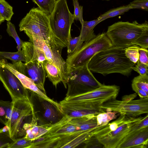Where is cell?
Returning a JSON list of instances; mask_svg holds the SVG:
<instances>
[{"instance_id": "60d3db41", "label": "cell", "mask_w": 148, "mask_h": 148, "mask_svg": "<svg viewBox=\"0 0 148 148\" xmlns=\"http://www.w3.org/2000/svg\"><path fill=\"white\" fill-rule=\"evenodd\" d=\"M137 96L136 93L130 94L128 95H125L122 97V100L123 101H130L133 100Z\"/></svg>"}, {"instance_id": "30bf717a", "label": "cell", "mask_w": 148, "mask_h": 148, "mask_svg": "<svg viewBox=\"0 0 148 148\" xmlns=\"http://www.w3.org/2000/svg\"><path fill=\"white\" fill-rule=\"evenodd\" d=\"M28 37L29 42L44 52L47 60L58 69L63 80L62 84L65 88H67L69 76L66 62L56 47L47 43L41 38L34 35Z\"/></svg>"}, {"instance_id": "74e56055", "label": "cell", "mask_w": 148, "mask_h": 148, "mask_svg": "<svg viewBox=\"0 0 148 148\" xmlns=\"http://www.w3.org/2000/svg\"><path fill=\"white\" fill-rule=\"evenodd\" d=\"M136 64L132 68L133 70L141 75H148V65L142 63L138 60Z\"/></svg>"}, {"instance_id": "f1b7e54d", "label": "cell", "mask_w": 148, "mask_h": 148, "mask_svg": "<svg viewBox=\"0 0 148 148\" xmlns=\"http://www.w3.org/2000/svg\"><path fill=\"white\" fill-rule=\"evenodd\" d=\"M140 47L137 45H132L125 49L126 57L132 62L136 64L139 57V49Z\"/></svg>"}, {"instance_id": "d4e9b609", "label": "cell", "mask_w": 148, "mask_h": 148, "mask_svg": "<svg viewBox=\"0 0 148 148\" xmlns=\"http://www.w3.org/2000/svg\"><path fill=\"white\" fill-rule=\"evenodd\" d=\"M0 58L1 59L9 60L12 63L18 61L25 62V59L21 50L15 52L0 51Z\"/></svg>"}, {"instance_id": "d6986e66", "label": "cell", "mask_w": 148, "mask_h": 148, "mask_svg": "<svg viewBox=\"0 0 148 148\" xmlns=\"http://www.w3.org/2000/svg\"><path fill=\"white\" fill-rule=\"evenodd\" d=\"M98 18L89 21H84L82 25L79 36L84 42H87L94 38L96 35L94 33V28L99 23Z\"/></svg>"}, {"instance_id": "f35d334b", "label": "cell", "mask_w": 148, "mask_h": 148, "mask_svg": "<svg viewBox=\"0 0 148 148\" xmlns=\"http://www.w3.org/2000/svg\"><path fill=\"white\" fill-rule=\"evenodd\" d=\"M138 61L142 63L148 65V49L140 47L139 49Z\"/></svg>"}, {"instance_id": "836d02e7", "label": "cell", "mask_w": 148, "mask_h": 148, "mask_svg": "<svg viewBox=\"0 0 148 148\" xmlns=\"http://www.w3.org/2000/svg\"><path fill=\"white\" fill-rule=\"evenodd\" d=\"M132 45H136L141 48L148 49V29L145 30L141 35L132 43Z\"/></svg>"}, {"instance_id": "52a82bcc", "label": "cell", "mask_w": 148, "mask_h": 148, "mask_svg": "<svg viewBox=\"0 0 148 148\" xmlns=\"http://www.w3.org/2000/svg\"><path fill=\"white\" fill-rule=\"evenodd\" d=\"M12 101L10 117L6 125L9 128L10 137L15 140L24 136L23 125L27 118L32 115L34 108L29 97Z\"/></svg>"}, {"instance_id": "ee69618b", "label": "cell", "mask_w": 148, "mask_h": 148, "mask_svg": "<svg viewBox=\"0 0 148 148\" xmlns=\"http://www.w3.org/2000/svg\"><path fill=\"white\" fill-rule=\"evenodd\" d=\"M1 60V58H0V61Z\"/></svg>"}, {"instance_id": "6da1fadb", "label": "cell", "mask_w": 148, "mask_h": 148, "mask_svg": "<svg viewBox=\"0 0 148 148\" xmlns=\"http://www.w3.org/2000/svg\"><path fill=\"white\" fill-rule=\"evenodd\" d=\"M125 49L113 46L96 53L88 63V69L104 76L114 73L130 75L136 64L126 57Z\"/></svg>"}, {"instance_id": "7402d4cb", "label": "cell", "mask_w": 148, "mask_h": 148, "mask_svg": "<svg viewBox=\"0 0 148 148\" xmlns=\"http://www.w3.org/2000/svg\"><path fill=\"white\" fill-rule=\"evenodd\" d=\"M44 100L42 103L44 112L43 117L48 121L52 123L56 121L58 118V111L49 102Z\"/></svg>"}, {"instance_id": "2e32d148", "label": "cell", "mask_w": 148, "mask_h": 148, "mask_svg": "<svg viewBox=\"0 0 148 148\" xmlns=\"http://www.w3.org/2000/svg\"><path fill=\"white\" fill-rule=\"evenodd\" d=\"M21 49L26 64L36 60L42 63L47 60L44 52L31 42L23 41Z\"/></svg>"}, {"instance_id": "cb8c5ba5", "label": "cell", "mask_w": 148, "mask_h": 148, "mask_svg": "<svg viewBox=\"0 0 148 148\" xmlns=\"http://www.w3.org/2000/svg\"><path fill=\"white\" fill-rule=\"evenodd\" d=\"M118 114L114 111H107L98 114L96 116L97 126L100 127L106 125L111 120L116 119Z\"/></svg>"}, {"instance_id": "3957f363", "label": "cell", "mask_w": 148, "mask_h": 148, "mask_svg": "<svg viewBox=\"0 0 148 148\" xmlns=\"http://www.w3.org/2000/svg\"><path fill=\"white\" fill-rule=\"evenodd\" d=\"M20 31H23L28 37L31 35L43 38L47 43L55 45L61 53L65 47L53 33L49 16L38 8H32L20 21Z\"/></svg>"}, {"instance_id": "9a60e30c", "label": "cell", "mask_w": 148, "mask_h": 148, "mask_svg": "<svg viewBox=\"0 0 148 148\" xmlns=\"http://www.w3.org/2000/svg\"><path fill=\"white\" fill-rule=\"evenodd\" d=\"M148 127L121 142L117 148H147Z\"/></svg>"}, {"instance_id": "484cf974", "label": "cell", "mask_w": 148, "mask_h": 148, "mask_svg": "<svg viewBox=\"0 0 148 148\" xmlns=\"http://www.w3.org/2000/svg\"><path fill=\"white\" fill-rule=\"evenodd\" d=\"M38 8L48 16L51 13L56 0H32Z\"/></svg>"}, {"instance_id": "d6a6232c", "label": "cell", "mask_w": 148, "mask_h": 148, "mask_svg": "<svg viewBox=\"0 0 148 148\" xmlns=\"http://www.w3.org/2000/svg\"><path fill=\"white\" fill-rule=\"evenodd\" d=\"M32 141L24 137L19 138L10 144L8 148H29Z\"/></svg>"}, {"instance_id": "f546056e", "label": "cell", "mask_w": 148, "mask_h": 148, "mask_svg": "<svg viewBox=\"0 0 148 148\" xmlns=\"http://www.w3.org/2000/svg\"><path fill=\"white\" fill-rule=\"evenodd\" d=\"M132 84L148 94V75H139L134 77L132 80Z\"/></svg>"}, {"instance_id": "277c9868", "label": "cell", "mask_w": 148, "mask_h": 148, "mask_svg": "<svg viewBox=\"0 0 148 148\" xmlns=\"http://www.w3.org/2000/svg\"><path fill=\"white\" fill-rule=\"evenodd\" d=\"M113 46L106 32L99 34L93 39L84 42L79 49L67 56L66 62L69 76L88 64L96 53Z\"/></svg>"}, {"instance_id": "4316f807", "label": "cell", "mask_w": 148, "mask_h": 148, "mask_svg": "<svg viewBox=\"0 0 148 148\" xmlns=\"http://www.w3.org/2000/svg\"><path fill=\"white\" fill-rule=\"evenodd\" d=\"M14 13L13 8L5 0H0V15L4 20L10 21Z\"/></svg>"}, {"instance_id": "603a6c76", "label": "cell", "mask_w": 148, "mask_h": 148, "mask_svg": "<svg viewBox=\"0 0 148 148\" xmlns=\"http://www.w3.org/2000/svg\"><path fill=\"white\" fill-rule=\"evenodd\" d=\"M131 9L129 4L111 9L98 17L99 20V23L108 18L123 14Z\"/></svg>"}, {"instance_id": "5b68a950", "label": "cell", "mask_w": 148, "mask_h": 148, "mask_svg": "<svg viewBox=\"0 0 148 148\" xmlns=\"http://www.w3.org/2000/svg\"><path fill=\"white\" fill-rule=\"evenodd\" d=\"M148 29L146 21L142 23L136 21H120L108 26L106 34L113 46L125 48L132 45L133 42Z\"/></svg>"}, {"instance_id": "ba28073f", "label": "cell", "mask_w": 148, "mask_h": 148, "mask_svg": "<svg viewBox=\"0 0 148 148\" xmlns=\"http://www.w3.org/2000/svg\"><path fill=\"white\" fill-rule=\"evenodd\" d=\"M102 84L89 69L88 64L69 76L66 96L91 91L99 87Z\"/></svg>"}, {"instance_id": "8d00e7d4", "label": "cell", "mask_w": 148, "mask_h": 148, "mask_svg": "<svg viewBox=\"0 0 148 148\" xmlns=\"http://www.w3.org/2000/svg\"><path fill=\"white\" fill-rule=\"evenodd\" d=\"M84 148H104L103 146L93 135L86 141Z\"/></svg>"}, {"instance_id": "d590c367", "label": "cell", "mask_w": 148, "mask_h": 148, "mask_svg": "<svg viewBox=\"0 0 148 148\" xmlns=\"http://www.w3.org/2000/svg\"><path fill=\"white\" fill-rule=\"evenodd\" d=\"M129 4L131 9H137L148 11V0H134Z\"/></svg>"}, {"instance_id": "8fae6325", "label": "cell", "mask_w": 148, "mask_h": 148, "mask_svg": "<svg viewBox=\"0 0 148 148\" xmlns=\"http://www.w3.org/2000/svg\"><path fill=\"white\" fill-rule=\"evenodd\" d=\"M8 64L16 70L31 79L36 85L46 94L44 88L46 73L42 62L36 60L27 64L21 61Z\"/></svg>"}, {"instance_id": "7a4b0ae2", "label": "cell", "mask_w": 148, "mask_h": 148, "mask_svg": "<svg viewBox=\"0 0 148 148\" xmlns=\"http://www.w3.org/2000/svg\"><path fill=\"white\" fill-rule=\"evenodd\" d=\"M120 89L115 85L102 84L99 87L85 92L66 96L64 107L67 111L73 110H90L105 111L100 107L106 101L115 99Z\"/></svg>"}, {"instance_id": "ac0fdd59", "label": "cell", "mask_w": 148, "mask_h": 148, "mask_svg": "<svg viewBox=\"0 0 148 148\" xmlns=\"http://www.w3.org/2000/svg\"><path fill=\"white\" fill-rule=\"evenodd\" d=\"M43 66L46 73V77H47L56 88L58 84L63 83L60 72L55 66L46 60L42 62Z\"/></svg>"}, {"instance_id": "ab89813d", "label": "cell", "mask_w": 148, "mask_h": 148, "mask_svg": "<svg viewBox=\"0 0 148 148\" xmlns=\"http://www.w3.org/2000/svg\"><path fill=\"white\" fill-rule=\"evenodd\" d=\"M132 90L137 94L140 97V98H148V94L145 91L140 89L135 85L132 84Z\"/></svg>"}, {"instance_id": "5bb4252c", "label": "cell", "mask_w": 148, "mask_h": 148, "mask_svg": "<svg viewBox=\"0 0 148 148\" xmlns=\"http://www.w3.org/2000/svg\"><path fill=\"white\" fill-rule=\"evenodd\" d=\"M95 128L84 131H76L61 138L53 148H72L76 147L83 143L92 136L94 133V130Z\"/></svg>"}, {"instance_id": "44dd1931", "label": "cell", "mask_w": 148, "mask_h": 148, "mask_svg": "<svg viewBox=\"0 0 148 148\" xmlns=\"http://www.w3.org/2000/svg\"><path fill=\"white\" fill-rule=\"evenodd\" d=\"M12 102L0 100V121L6 125L10 118Z\"/></svg>"}, {"instance_id": "83f0119b", "label": "cell", "mask_w": 148, "mask_h": 148, "mask_svg": "<svg viewBox=\"0 0 148 148\" xmlns=\"http://www.w3.org/2000/svg\"><path fill=\"white\" fill-rule=\"evenodd\" d=\"M9 128L6 125L0 129V148H8L14 140L10 137Z\"/></svg>"}, {"instance_id": "7bdbcfd3", "label": "cell", "mask_w": 148, "mask_h": 148, "mask_svg": "<svg viewBox=\"0 0 148 148\" xmlns=\"http://www.w3.org/2000/svg\"><path fill=\"white\" fill-rule=\"evenodd\" d=\"M103 0V1H110V0Z\"/></svg>"}, {"instance_id": "1f68e13d", "label": "cell", "mask_w": 148, "mask_h": 148, "mask_svg": "<svg viewBox=\"0 0 148 148\" xmlns=\"http://www.w3.org/2000/svg\"><path fill=\"white\" fill-rule=\"evenodd\" d=\"M84 42L81 40L80 36L70 38L67 48L68 54L73 53L79 49L82 46Z\"/></svg>"}, {"instance_id": "4dcf8cb0", "label": "cell", "mask_w": 148, "mask_h": 148, "mask_svg": "<svg viewBox=\"0 0 148 148\" xmlns=\"http://www.w3.org/2000/svg\"><path fill=\"white\" fill-rule=\"evenodd\" d=\"M6 31L10 36L12 37L15 40L18 51L21 50L23 41L20 38L16 30L14 25L10 21H7Z\"/></svg>"}, {"instance_id": "ffe728a7", "label": "cell", "mask_w": 148, "mask_h": 148, "mask_svg": "<svg viewBox=\"0 0 148 148\" xmlns=\"http://www.w3.org/2000/svg\"><path fill=\"white\" fill-rule=\"evenodd\" d=\"M69 123L75 125L78 131H87L99 127L97 126L96 117L72 118Z\"/></svg>"}, {"instance_id": "b9f144b4", "label": "cell", "mask_w": 148, "mask_h": 148, "mask_svg": "<svg viewBox=\"0 0 148 148\" xmlns=\"http://www.w3.org/2000/svg\"><path fill=\"white\" fill-rule=\"evenodd\" d=\"M4 20H5L0 15V24L3 22Z\"/></svg>"}, {"instance_id": "4fadbf2b", "label": "cell", "mask_w": 148, "mask_h": 148, "mask_svg": "<svg viewBox=\"0 0 148 148\" xmlns=\"http://www.w3.org/2000/svg\"><path fill=\"white\" fill-rule=\"evenodd\" d=\"M143 117H127L124 122L114 131L97 139L105 148H117L132 128L139 123Z\"/></svg>"}, {"instance_id": "9c48e42d", "label": "cell", "mask_w": 148, "mask_h": 148, "mask_svg": "<svg viewBox=\"0 0 148 148\" xmlns=\"http://www.w3.org/2000/svg\"><path fill=\"white\" fill-rule=\"evenodd\" d=\"M100 108L105 112L114 111L121 115L135 118L148 113V98L130 101H120L114 99L104 103Z\"/></svg>"}, {"instance_id": "e0dca14e", "label": "cell", "mask_w": 148, "mask_h": 148, "mask_svg": "<svg viewBox=\"0 0 148 148\" xmlns=\"http://www.w3.org/2000/svg\"><path fill=\"white\" fill-rule=\"evenodd\" d=\"M127 116L120 114L116 120L106 125L98 127L94 130L93 136L97 139L115 130L125 121Z\"/></svg>"}, {"instance_id": "8992f818", "label": "cell", "mask_w": 148, "mask_h": 148, "mask_svg": "<svg viewBox=\"0 0 148 148\" xmlns=\"http://www.w3.org/2000/svg\"><path fill=\"white\" fill-rule=\"evenodd\" d=\"M49 16L53 33L65 47H66L71 37V27L75 20L73 14L69 9L66 0H57Z\"/></svg>"}, {"instance_id": "7c38bea8", "label": "cell", "mask_w": 148, "mask_h": 148, "mask_svg": "<svg viewBox=\"0 0 148 148\" xmlns=\"http://www.w3.org/2000/svg\"><path fill=\"white\" fill-rule=\"evenodd\" d=\"M0 80L9 94L12 101L29 97L27 89L19 79L4 65L3 59L0 61Z\"/></svg>"}, {"instance_id": "e575fe53", "label": "cell", "mask_w": 148, "mask_h": 148, "mask_svg": "<svg viewBox=\"0 0 148 148\" xmlns=\"http://www.w3.org/2000/svg\"><path fill=\"white\" fill-rule=\"evenodd\" d=\"M73 1L74 7L73 14L74 19L79 21L82 25L84 21L83 17V6L79 5L78 0H73Z\"/></svg>"}]
</instances>
